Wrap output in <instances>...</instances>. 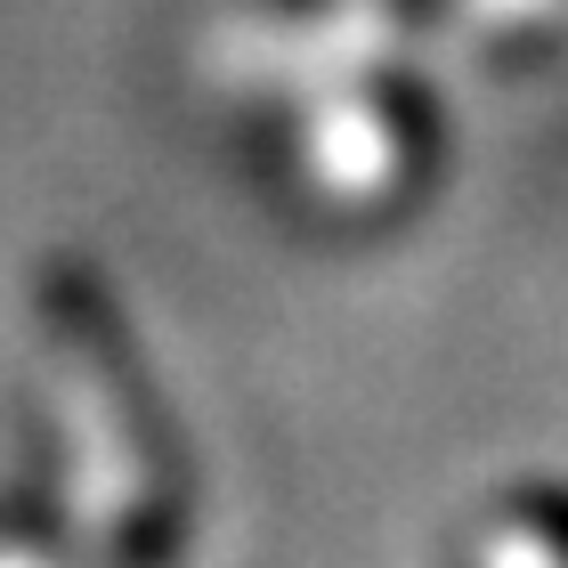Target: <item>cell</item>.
<instances>
[{
    "instance_id": "cell-1",
    "label": "cell",
    "mask_w": 568,
    "mask_h": 568,
    "mask_svg": "<svg viewBox=\"0 0 568 568\" xmlns=\"http://www.w3.org/2000/svg\"><path fill=\"white\" fill-rule=\"evenodd\" d=\"M528 545H536V560L545 568H568V520H545V511H528Z\"/></svg>"
}]
</instances>
